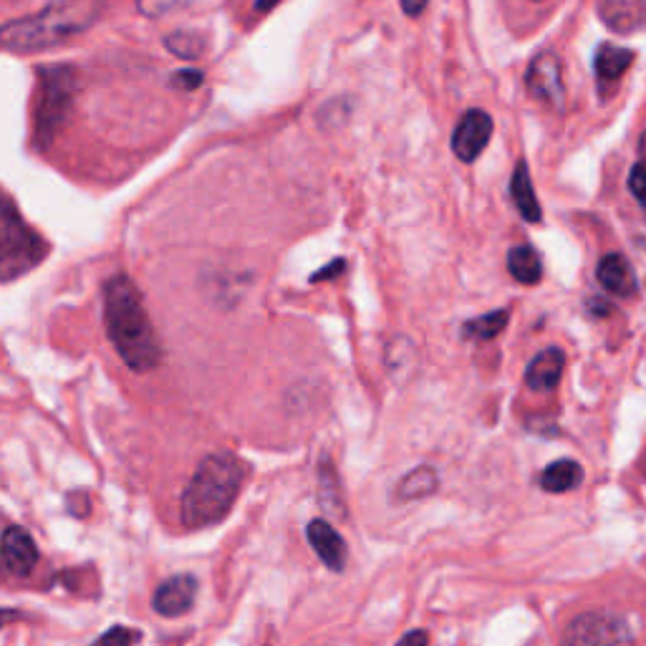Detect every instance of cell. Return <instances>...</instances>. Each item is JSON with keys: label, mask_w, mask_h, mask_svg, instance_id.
I'll list each match as a JSON object with an SVG mask.
<instances>
[{"label": "cell", "mask_w": 646, "mask_h": 646, "mask_svg": "<svg viewBox=\"0 0 646 646\" xmlns=\"http://www.w3.org/2000/svg\"><path fill=\"white\" fill-rule=\"evenodd\" d=\"M104 326L122 361L136 375H147L162 359L157 336L144 308L140 288L116 273L104 286Z\"/></svg>", "instance_id": "1"}, {"label": "cell", "mask_w": 646, "mask_h": 646, "mask_svg": "<svg viewBox=\"0 0 646 646\" xmlns=\"http://www.w3.org/2000/svg\"><path fill=\"white\" fill-rule=\"evenodd\" d=\"M99 16H102V0H53L35 16L8 21L0 33V43L13 53L51 49L91 29Z\"/></svg>", "instance_id": "2"}, {"label": "cell", "mask_w": 646, "mask_h": 646, "mask_svg": "<svg viewBox=\"0 0 646 646\" xmlns=\"http://www.w3.org/2000/svg\"><path fill=\"white\" fill-rule=\"evenodd\" d=\"M245 468L238 458L215 452L199 462L180 500V517L187 527H207L230 513L243 488Z\"/></svg>", "instance_id": "3"}, {"label": "cell", "mask_w": 646, "mask_h": 646, "mask_svg": "<svg viewBox=\"0 0 646 646\" xmlns=\"http://www.w3.org/2000/svg\"><path fill=\"white\" fill-rule=\"evenodd\" d=\"M35 79H39V99H35L33 132L35 144L45 150L69 120L79 79L71 66H41Z\"/></svg>", "instance_id": "4"}, {"label": "cell", "mask_w": 646, "mask_h": 646, "mask_svg": "<svg viewBox=\"0 0 646 646\" xmlns=\"http://www.w3.org/2000/svg\"><path fill=\"white\" fill-rule=\"evenodd\" d=\"M49 256V245L33 227L18 215L13 199L6 195L3 213H0V273L6 284L25 276L41 266Z\"/></svg>", "instance_id": "5"}, {"label": "cell", "mask_w": 646, "mask_h": 646, "mask_svg": "<svg viewBox=\"0 0 646 646\" xmlns=\"http://www.w3.org/2000/svg\"><path fill=\"white\" fill-rule=\"evenodd\" d=\"M561 646H636L629 624L612 612H586L563 632Z\"/></svg>", "instance_id": "6"}, {"label": "cell", "mask_w": 646, "mask_h": 646, "mask_svg": "<svg viewBox=\"0 0 646 646\" xmlns=\"http://www.w3.org/2000/svg\"><path fill=\"white\" fill-rule=\"evenodd\" d=\"M525 86L531 94L551 109L566 104V84H563V63L553 51H543L531 61L525 71Z\"/></svg>", "instance_id": "7"}, {"label": "cell", "mask_w": 646, "mask_h": 646, "mask_svg": "<svg viewBox=\"0 0 646 646\" xmlns=\"http://www.w3.org/2000/svg\"><path fill=\"white\" fill-rule=\"evenodd\" d=\"M493 136V116L482 109H470L454 126L452 152L460 162H475Z\"/></svg>", "instance_id": "8"}, {"label": "cell", "mask_w": 646, "mask_h": 646, "mask_svg": "<svg viewBox=\"0 0 646 646\" xmlns=\"http://www.w3.org/2000/svg\"><path fill=\"white\" fill-rule=\"evenodd\" d=\"M197 598V578L189 576V573H180V576H172L167 581H162L152 596V608L160 616L175 618L187 614L193 608Z\"/></svg>", "instance_id": "9"}, {"label": "cell", "mask_w": 646, "mask_h": 646, "mask_svg": "<svg viewBox=\"0 0 646 646\" xmlns=\"http://www.w3.org/2000/svg\"><path fill=\"white\" fill-rule=\"evenodd\" d=\"M39 563V548L29 531L21 525H8L3 531V566L13 576H29Z\"/></svg>", "instance_id": "10"}, {"label": "cell", "mask_w": 646, "mask_h": 646, "mask_svg": "<svg viewBox=\"0 0 646 646\" xmlns=\"http://www.w3.org/2000/svg\"><path fill=\"white\" fill-rule=\"evenodd\" d=\"M598 16L616 33L646 31V0H596Z\"/></svg>", "instance_id": "11"}, {"label": "cell", "mask_w": 646, "mask_h": 646, "mask_svg": "<svg viewBox=\"0 0 646 646\" xmlns=\"http://www.w3.org/2000/svg\"><path fill=\"white\" fill-rule=\"evenodd\" d=\"M306 535L316 556L331 571L341 573L346 566V543L341 535L336 533V527L329 521H324V517H316V521L308 523Z\"/></svg>", "instance_id": "12"}, {"label": "cell", "mask_w": 646, "mask_h": 646, "mask_svg": "<svg viewBox=\"0 0 646 646\" xmlns=\"http://www.w3.org/2000/svg\"><path fill=\"white\" fill-rule=\"evenodd\" d=\"M563 369H566V353L551 346V349H543L539 357L527 363L525 384L533 391H553L558 387Z\"/></svg>", "instance_id": "13"}, {"label": "cell", "mask_w": 646, "mask_h": 646, "mask_svg": "<svg viewBox=\"0 0 646 646\" xmlns=\"http://www.w3.org/2000/svg\"><path fill=\"white\" fill-rule=\"evenodd\" d=\"M596 278H598V284H602V288L614 296L629 298L636 294L634 270L629 266V260H626L624 256H618V253H608V256L598 260Z\"/></svg>", "instance_id": "14"}, {"label": "cell", "mask_w": 646, "mask_h": 646, "mask_svg": "<svg viewBox=\"0 0 646 646\" xmlns=\"http://www.w3.org/2000/svg\"><path fill=\"white\" fill-rule=\"evenodd\" d=\"M632 63H634V51L618 49V45H612V43L598 45L594 69H596V79L602 91H608V86H614L616 81L626 74V69H629Z\"/></svg>", "instance_id": "15"}, {"label": "cell", "mask_w": 646, "mask_h": 646, "mask_svg": "<svg viewBox=\"0 0 646 646\" xmlns=\"http://www.w3.org/2000/svg\"><path fill=\"white\" fill-rule=\"evenodd\" d=\"M584 482V468L576 460H556L541 472V488L545 493H571Z\"/></svg>", "instance_id": "16"}, {"label": "cell", "mask_w": 646, "mask_h": 646, "mask_svg": "<svg viewBox=\"0 0 646 646\" xmlns=\"http://www.w3.org/2000/svg\"><path fill=\"white\" fill-rule=\"evenodd\" d=\"M511 195H513V203L517 207V213L523 215V221L541 223V205H539V197H535L531 172H527L525 162H517V167L513 172Z\"/></svg>", "instance_id": "17"}, {"label": "cell", "mask_w": 646, "mask_h": 646, "mask_svg": "<svg viewBox=\"0 0 646 646\" xmlns=\"http://www.w3.org/2000/svg\"><path fill=\"white\" fill-rule=\"evenodd\" d=\"M507 270H511V276L523 286H535L541 284L543 278V263L531 245H515V248L507 253Z\"/></svg>", "instance_id": "18"}, {"label": "cell", "mask_w": 646, "mask_h": 646, "mask_svg": "<svg viewBox=\"0 0 646 646\" xmlns=\"http://www.w3.org/2000/svg\"><path fill=\"white\" fill-rule=\"evenodd\" d=\"M507 321H511V311H505V308H500V311L493 314H485V316H478L462 326V334L468 336V339H478V341H490L495 339L505 331Z\"/></svg>", "instance_id": "19"}, {"label": "cell", "mask_w": 646, "mask_h": 646, "mask_svg": "<svg viewBox=\"0 0 646 646\" xmlns=\"http://www.w3.org/2000/svg\"><path fill=\"white\" fill-rule=\"evenodd\" d=\"M437 490V475L432 468H417L409 472V475L399 482L397 488V495L404 498V500H417V498H424Z\"/></svg>", "instance_id": "20"}, {"label": "cell", "mask_w": 646, "mask_h": 646, "mask_svg": "<svg viewBox=\"0 0 646 646\" xmlns=\"http://www.w3.org/2000/svg\"><path fill=\"white\" fill-rule=\"evenodd\" d=\"M167 49L175 53V57L185 59V61H195L203 57V49H205V41L203 35H197L195 31H177L165 39Z\"/></svg>", "instance_id": "21"}, {"label": "cell", "mask_w": 646, "mask_h": 646, "mask_svg": "<svg viewBox=\"0 0 646 646\" xmlns=\"http://www.w3.org/2000/svg\"><path fill=\"white\" fill-rule=\"evenodd\" d=\"M629 189L636 203L642 207H646V165L639 162V165H634L629 172Z\"/></svg>", "instance_id": "22"}, {"label": "cell", "mask_w": 646, "mask_h": 646, "mask_svg": "<svg viewBox=\"0 0 646 646\" xmlns=\"http://www.w3.org/2000/svg\"><path fill=\"white\" fill-rule=\"evenodd\" d=\"M203 71L197 69H187V71H177L175 76H172V86L177 89H185V91H195L197 86H203Z\"/></svg>", "instance_id": "23"}, {"label": "cell", "mask_w": 646, "mask_h": 646, "mask_svg": "<svg viewBox=\"0 0 646 646\" xmlns=\"http://www.w3.org/2000/svg\"><path fill=\"white\" fill-rule=\"evenodd\" d=\"M134 642V634L130 629H124V626H114L112 632H106L102 639H96L94 646H132Z\"/></svg>", "instance_id": "24"}, {"label": "cell", "mask_w": 646, "mask_h": 646, "mask_svg": "<svg viewBox=\"0 0 646 646\" xmlns=\"http://www.w3.org/2000/svg\"><path fill=\"white\" fill-rule=\"evenodd\" d=\"M343 270H346V263H343L341 258H336V260L331 263V266H326V268L318 270L311 280H314V284H318V280H331V278H336V276H341Z\"/></svg>", "instance_id": "25"}, {"label": "cell", "mask_w": 646, "mask_h": 646, "mask_svg": "<svg viewBox=\"0 0 646 646\" xmlns=\"http://www.w3.org/2000/svg\"><path fill=\"white\" fill-rule=\"evenodd\" d=\"M397 646H427V634L422 629L409 632L402 636V639H399Z\"/></svg>", "instance_id": "26"}, {"label": "cell", "mask_w": 646, "mask_h": 646, "mask_svg": "<svg viewBox=\"0 0 646 646\" xmlns=\"http://www.w3.org/2000/svg\"><path fill=\"white\" fill-rule=\"evenodd\" d=\"M424 8H427V0H402V11H404L409 18L422 16V13H424Z\"/></svg>", "instance_id": "27"}, {"label": "cell", "mask_w": 646, "mask_h": 646, "mask_svg": "<svg viewBox=\"0 0 646 646\" xmlns=\"http://www.w3.org/2000/svg\"><path fill=\"white\" fill-rule=\"evenodd\" d=\"M588 308H591V311H602V316L612 314V306L604 304V301H588Z\"/></svg>", "instance_id": "28"}, {"label": "cell", "mask_w": 646, "mask_h": 646, "mask_svg": "<svg viewBox=\"0 0 646 646\" xmlns=\"http://www.w3.org/2000/svg\"><path fill=\"white\" fill-rule=\"evenodd\" d=\"M278 3H280V0H258V3H256V11H260V13L273 11V8H276Z\"/></svg>", "instance_id": "29"}, {"label": "cell", "mask_w": 646, "mask_h": 646, "mask_svg": "<svg viewBox=\"0 0 646 646\" xmlns=\"http://www.w3.org/2000/svg\"><path fill=\"white\" fill-rule=\"evenodd\" d=\"M639 154H642V160L646 162V132L642 134V140H639Z\"/></svg>", "instance_id": "30"}]
</instances>
